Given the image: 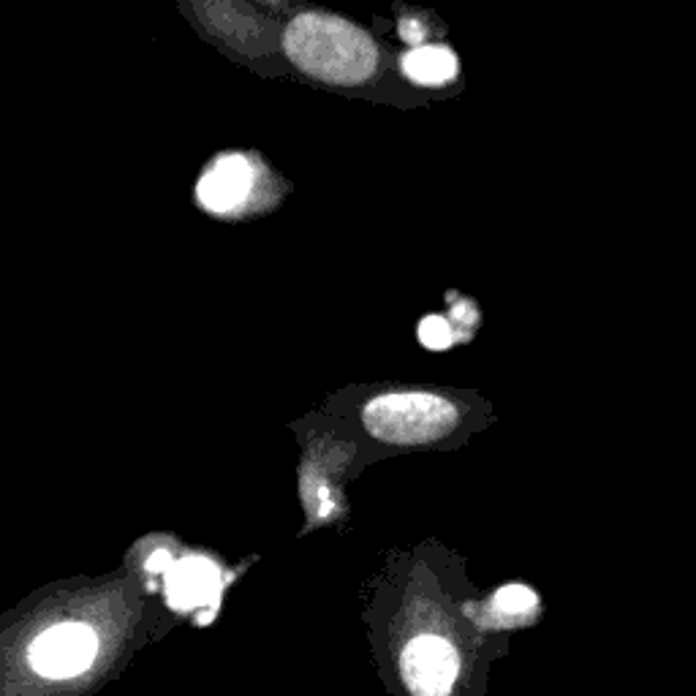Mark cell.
Returning a JSON list of instances; mask_svg holds the SVG:
<instances>
[{
  "mask_svg": "<svg viewBox=\"0 0 696 696\" xmlns=\"http://www.w3.org/2000/svg\"><path fill=\"white\" fill-rule=\"evenodd\" d=\"M297 68L329 85H359L376 74L378 49L354 22L332 14H302L283 39Z\"/></svg>",
  "mask_w": 696,
  "mask_h": 696,
  "instance_id": "1",
  "label": "cell"
},
{
  "mask_svg": "<svg viewBox=\"0 0 696 696\" xmlns=\"http://www.w3.org/2000/svg\"><path fill=\"white\" fill-rule=\"evenodd\" d=\"M368 433L384 444L419 446L444 438L460 422V411L446 397L430 392H389L362 411Z\"/></svg>",
  "mask_w": 696,
  "mask_h": 696,
  "instance_id": "2",
  "label": "cell"
},
{
  "mask_svg": "<svg viewBox=\"0 0 696 696\" xmlns=\"http://www.w3.org/2000/svg\"><path fill=\"white\" fill-rule=\"evenodd\" d=\"M96 658V634L82 623H60L30 645V664L44 677L63 680L85 672Z\"/></svg>",
  "mask_w": 696,
  "mask_h": 696,
  "instance_id": "3",
  "label": "cell"
},
{
  "mask_svg": "<svg viewBox=\"0 0 696 696\" xmlns=\"http://www.w3.org/2000/svg\"><path fill=\"white\" fill-rule=\"evenodd\" d=\"M400 669L416 696H446L460 672V658L446 639L419 637L403 650Z\"/></svg>",
  "mask_w": 696,
  "mask_h": 696,
  "instance_id": "4",
  "label": "cell"
},
{
  "mask_svg": "<svg viewBox=\"0 0 696 696\" xmlns=\"http://www.w3.org/2000/svg\"><path fill=\"white\" fill-rule=\"evenodd\" d=\"M251 185V164L242 155H226L221 161H215L210 172L204 174L202 183L196 188V196L207 210L229 213L245 202V196L251 194Z\"/></svg>",
  "mask_w": 696,
  "mask_h": 696,
  "instance_id": "5",
  "label": "cell"
},
{
  "mask_svg": "<svg viewBox=\"0 0 696 696\" xmlns=\"http://www.w3.org/2000/svg\"><path fill=\"white\" fill-rule=\"evenodd\" d=\"M169 601L177 609H196L213 604L221 593V574L218 566L204 558H183L169 571Z\"/></svg>",
  "mask_w": 696,
  "mask_h": 696,
  "instance_id": "6",
  "label": "cell"
},
{
  "mask_svg": "<svg viewBox=\"0 0 696 696\" xmlns=\"http://www.w3.org/2000/svg\"><path fill=\"white\" fill-rule=\"evenodd\" d=\"M403 71L419 85H444L457 74V60L444 47H419L403 58Z\"/></svg>",
  "mask_w": 696,
  "mask_h": 696,
  "instance_id": "7",
  "label": "cell"
},
{
  "mask_svg": "<svg viewBox=\"0 0 696 696\" xmlns=\"http://www.w3.org/2000/svg\"><path fill=\"white\" fill-rule=\"evenodd\" d=\"M495 607L501 609L503 615H525V612H531L536 607V596L525 585H506L503 590H498Z\"/></svg>",
  "mask_w": 696,
  "mask_h": 696,
  "instance_id": "8",
  "label": "cell"
},
{
  "mask_svg": "<svg viewBox=\"0 0 696 696\" xmlns=\"http://www.w3.org/2000/svg\"><path fill=\"white\" fill-rule=\"evenodd\" d=\"M419 340H422L430 351H444V348H449L455 343V332H452V327H449L444 319L427 316V319L419 324Z\"/></svg>",
  "mask_w": 696,
  "mask_h": 696,
  "instance_id": "9",
  "label": "cell"
},
{
  "mask_svg": "<svg viewBox=\"0 0 696 696\" xmlns=\"http://www.w3.org/2000/svg\"><path fill=\"white\" fill-rule=\"evenodd\" d=\"M166 563H169V552H158L155 558H150V566H147V569L161 571V569H166Z\"/></svg>",
  "mask_w": 696,
  "mask_h": 696,
  "instance_id": "10",
  "label": "cell"
}]
</instances>
